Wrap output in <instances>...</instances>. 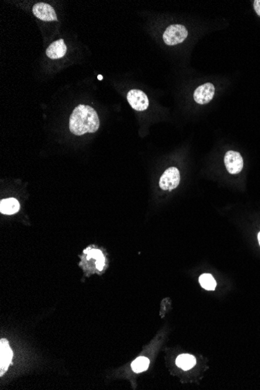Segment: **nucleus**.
<instances>
[{"label":"nucleus","instance_id":"9b49d317","mask_svg":"<svg viewBox=\"0 0 260 390\" xmlns=\"http://www.w3.org/2000/svg\"><path fill=\"white\" fill-rule=\"evenodd\" d=\"M176 364L178 367L183 370H190L196 364L195 358L192 355L190 354H181L176 358Z\"/></svg>","mask_w":260,"mask_h":390},{"label":"nucleus","instance_id":"20e7f679","mask_svg":"<svg viewBox=\"0 0 260 390\" xmlns=\"http://www.w3.org/2000/svg\"><path fill=\"white\" fill-rule=\"evenodd\" d=\"M127 100L136 111H145L149 106L148 96L140 90H131L128 92Z\"/></svg>","mask_w":260,"mask_h":390},{"label":"nucleus","instance_id":"423d86ee","mask_svg":"<svg viewBox=\"0 0 260 390\" xmlns=\"http://www.w3.org/2000/svg\"><path fill=\"white\" fill-rule=\"evenodd\" d=\"M33 14L36 18L44 22H56L57 15L51 5L44 2H38L33 6Z\"/></svg>","mask_w":260,"mask_h":390},{"label":"nucleus","instance_id":"0eeeda50","mask_svg":"<svg viewBox=\"0 0 260 390\" xmlns=\"http://www.w3.org/2000/svg\"><path fill=\"white\" fill-rule=\"evenodd\" d=\"M215 88L213 84L206 83L200 85L194 92V100L200 104H208L214 96Z\"/></svg>","mask_w":260,"mask_h":390},{"label":"nucleus","instance_id":"ddd939ff","mask_svg":"<svg viewBox=\"0 0 260 390\" xmlns=\"http://www.w3.org/2000/svg\"><path fill=\"white\" fill-rule=\"evenodd\" d=\"M200 284L202 288L208 290H214L216 288V282L212 275L209 274H204L200 276Z\"/></svg>","mask_w":260,"mask_h":390},{"label":"nucleus","instance_id":"2eb2a0df","mask_svg":"<svg viewBox=\"0 0 260 390\" xmlns=\"http://www.w3.org/2000/svg\"><path fill=\"white\" fill-rule=\"evenodd\" d=\"M253 6H254V9H255L256 12L258 16H260V0H256V1H254Z\"/></svg>","mask_w":260,"mask_h":390},{"label":"nucleus","instance_id":"9d476101","mask_svg":"<svg viewBox=\"0 0 260 390\" xmlns=\"http://www.w3.org/2000/svg\"><path fill=\"white\" fill-rule=\"evenodd\" d=\"M19 210V202L14 198L2 200L0 202V212L4 214H14Z\"/></svg>","mask_w":260,"mask_h":390},{"label":"nucleus","instance_id":"f257e3e1","mask_svg":"<svg viewBox=\"0 0 260 390\" xmlns=\"http://www.w3.org/2000/svg\"><path fill=\"white\" fill-rule=\"evenodd\" d=\"M100 126L98 114L93 108L80 104L74 108L70 118V130L76 136L86 132L94 134Z\"/></svg>","mask_w":260,"mask_h":390},{"label":"nucleus","instance_id":"7ed1b4c3","mask_svg":"<svg viewBox=\"0 0 260 390\" xmlns=\"http://www.w3.org/2000/svg\"><path fill=\"white\" fill-rule=\"evenodd\" d=\"M180 182V170L177 168L170 167L163 173L159 182V186L163 190L172 191L177 188Z\"/></svg>","mask_w":260,"mask_h":390},{"label":"nucleus","instance_id":"f3484780","mask_svg":"<svg viewBox=\"0 0 260 390\" xmlns=\"http://www.w3.org/2000/svg\"><path fill=\"white\" fill-rule=\"evenodd\" d=\"M98 78L99 80H102V75H99V76H98Z\"/></svg>","mask_w":260,"mask_h":390},{"label":"nucleus","instance_id":"f8f14e48","mask_svg":"<svg viewBox=\"0 0 260 390\" xmlns=\"http://www.w3.org/2000/svg\"><path fill=\"white\" fill-rule=\"evenodd\" d=\"M85 253L88 254V258H94L96 260V268L98 270H102L106 264L104 256L100 250H90V251L85 250Z\"/></svg>","mask_w":260,"mask_h":390},{"label":"nucleus","instance_id":"dca6fc26","mask_svg":"<svg viewBox=\"0 0 260 390\" xmlns=\"http://www.w3.org/2000/svg\"><path fill=\"white\" fill-rule=\"evenodd\" d=\"M258 243H260V233H258Z\"/></svg>","mask_w":260,"mask_h":390},{"label":"nucleus","instance_id":"6e6552de","mask_svg":"<svg viewBox=\"0 0 260 390\" xmlns=\"http://www.w3.org/2000/svg\"><path fill=\"white\" fill-rule=\"evenodd\" d=\"M12 358V352L10 348L9 343L6 339L0 341V376H4L8 371Z\"/></svg>","mask_w":260,"mask_h":390},{"label":"nucleus","instance_id":"4468645a","mask_svg":"<svg viewBox=\"0 0 260 390\" xmlns=\"http://www.w3.org/2000/svg\"><path fill=\"white\" fill-rule=\"evenodd\" d=\"M149 359L144 357H140L132 362V369L136 373H140L146 371L149 367Z\"/></svg>","mask_w":260,"mask_h":390},{"label":"nucleus","instance_id":"1a4fd4ad","mask_svg":"<svg viewBox=\"0 0 260 390\" xmlns=\"http://www.w3.org/2000/svg\"><path fill=\"white\" fill-rule=\"evenodd\" d=\"M66 52L67 46H66L64 39H60L52 43L48 47L46 54L51 60H57L64 57L66 54Z\"/></svg>","mask_w":260,"mask_h":390},{"label":"nucleus","instance_id":"f03ea898","mask_svg":"<svg viewBox=\"0 0 260 390\" xmlns=\"http://www.w3.org/2000/svg\"><path fill=\"white\" fill-rule=\"evenodd\" d=\"M188 36V30L182 25L173 24L167 28L163 40L168 46H176L183 42Z\"/></svg>","mask_w":260,"mask_h":390},{"label":"nucleus","instance_id":"39448f33","mask_svg":"<svg viewBox=\"0 0 260 390\" xmlns=\"http://www.w3.org/2000/svg\"><path fill=\"white\" fill-rule=\"evenodd\" d=\"M224 164L230 174H236L241 172L244 162L238 152L230 150L225 154Z\"/></svg>","mask_w":260,"mask_h":390}]
</instances>
